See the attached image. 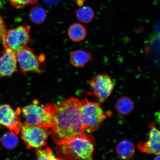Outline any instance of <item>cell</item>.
<instances>
[{
  "mask_svg": "<svg viewBox=\"0 0 160 160\" xmlns=\"http://www.w3.org/2000/svg\"><path fill=\"white\" fill-rule=\"evenodd\" d=\"M81 101L71 98L58 106L54 125L52 128V137L57 145L69 141L73 137L85 133L82 120Z\"/></svg>",
  "mask_w": 160,
  "mask_h": 160,
  "instance_id": "1",
  "label": "cell"
},
{
  "mask_svg": "<svg viewBox=\"0 0 160 160\" xmlns=\"http://www.w3.org/2000/svg\"><path fill=\"white\" fill-rule=\"evenodd\" d=\"M94 138L86 133L75 136L57 145V152L61 159L92 160L94 152Z\"/></svg>",
  "mask_w": 160,
  "mask_h": 160,
  "instance_id": "2",
  "label": "cell"
},
{
  "mask_svg": "<svg viewBox=\"0 0 160 160\" xmlns=\"http://www.w3.org/2000/svg\"><path fill=\"white\" fill-rule=\"evenodd\" d=\"M58 105L54 103L39 105L35 100L33 103L23 108L22 113L25 122L32 125L52 128L54 125Z\"/></svg>",
  "mask_w": 160,
  "mask_h": 160,
  "instance_id": "3",
  "label": "cell"
},
{
  "mask_svg": "<svg viewBox=\"0 0 160 160\" xmlns=\"http://www.w3.org/2000/svg\"><path fill=\"white\" fill-rule=\"evenodd\" d=\"M81 101V115L86 132L97 131L107 118L101 104L86 99Z\"/></svg>",
  "mask_w": 160,
  "mask_h": 160,
  "instance_id": "4",
  "label": "cell"
},
{
  "mask_svg": "<svg viewBox=\"0 0 160 160\" xmlns=\"http://www.w3.org/2000/svg\"><path fill=\"white\" fill-rule=\"evenodd\" d=\"M17 56L18 62L24 74L41 73L45 68V55H37L34 50L27 46L17 52Z\"/></svg>",
  "mask_w": 160,
  "mask_h": 160,
  "instance_id": "5",
  "label": "cell"
},
{
  "mask_svg": "<svg viewBox=\"0 0 160 160\" xmlns=\"http://www.w3.org/2000/svg\"><path fill=\"white\" fill-rule=\"evenodd\" d=\"M21 129V137L28 149L39 148L45 146L48 137L52 133L49 128L30 125L25 122Z\"/></svg>",
  "mask_w": 160,
  "mask_h": 160,
  "instance_id": "6",
  "label": "cell"
},
{
  "mask_svg": "<svg viewBox=\"0 0 160 160\" xmlns=\"http://www.w3.org/2000/svg\"><path fill=\"white\" fill-rule=\"evenodd\" d=\"M31 41L29 26L19 25L7 32L3 41V47L17 52L27 46Z\"/></svg>",
  "mask_w": 160,
  "mask_h": 160,
  "instance_id": "7",
  "label": "cell"
},
{
  "mask_svg": "<svg viewBox=\"0 0 160 160\" xmlns=\"http://www.w3.org/2000/svg\"><path fill=\"white\" fill-rule=\"evenodd\" d=\"M21 112V110L19 108L15 111L9 105H0V125L18 135L22 127L21 119L19 117Z\"/></svg>",
  "mask_w": 160,
  "mask_h": 160,
  "instance_id": "8",
  "label": "cell"
},
{
  "mask_svg": "<svg viewBox=\"0 0 160 160\" xmlns=\"http://www.w3.org/2000/svg\"><path fill=\"white\" fill-rule=\"evenodd\" d=\"M93 94L103 102L111 95L114 88L112 80L108 75L100 74L96 76L89 82Z\"/></svg>",
  "mask_w": 160,
  "mask_h": 160,
  "instance_id": "9",
  "label": "cell"
},
{
  "mask_svg": "<svg viewBox=\"0 0 160 160\" xmlns=\"http://www.w3.org/2000/svg\"><path fill=\"white\" fill-rule=\"evenodd\" d=\"M4 48L0 56V77H9L17 70V52Z\"/></svg>",
  "mask_w": 160,
  "mask_h": 160,
  "instance_id": "10",
  "label": "cell"
},
{
  "mask_svg": "<svg viewBox=\"0 0 160 160\" xmlns=\"http://www.w3.org/2000/svg\"><path fill=\"white\" fill-rule=\"evenodd\" d=\"M149 128L148 140L139 142L138 145V148L143 153L160 155V132L153 123L149 125Z\"/></svg>",
  "mask_w": 160,
  "mask_h": 160,
  "instance_id": "11",
  "label": "cell"
},
{
  "mask_svg": "<svg viewBox=\"0 0 160 160\" xmlns=\"http://www.w3.org/2000/svg\"><path fill=\"white\" fill-rule=\"evenodd\" d=\"M92 55L89 52L82 50H76L72 52L70 57V61L73 67L82 68L92 61Z\"/></svg>",
  "mask_w": 160,
  "mask_h": 160,
  "instance_id": "12",
  "label": "cell"
},
{
  "mask_svg": "<svg viewBox=\"0 0 160 160\" xmlns=\"http://www.w3.org/2000/svg\"><path fill=\"white\" fill-rule=\"evenodd\" d=\"M116 152L121 159L125 160L132 158L134 155L135 147L134 144L129 140L120 142L116 147Z\"/></svg>",
  "mask_w": 160,
  "mask_h": 160,
  "instance_id": "13",
  "label": "cell"
},
{
  "mask_svg": "<svg viewBox=\"0 0 160 160\" xmlns=\"http://www.w3.org/2000/svg\"><path fill=\"white\" fill-rule=\"evenodd\" d=\"M68 34L70 40L75 42L83 41L87 35V31L84 26L82 24L75 23L69 28Z\"/></svg>",
  "mask_w": 160,
  "mask_h": 160,
  "instance_id": "14",
  "label": "cell"
},
{
  "mask_svg": "<svg viewBox=\"0 0 160 160\" xmlns=\"http://www.w3.org/2000/svg\"><path fill=\"white\" fill-rule=\"evenodd\" d=\"M115 107L118 112L122 115L129 114L134 108L133 101L126 96L120 97L116 103Z\"/></svg>",
  "mask_w": 160,
  "mask_h": 160,
  "instance_id": "15",
  "label": "cell"
},
{
  "mask_svg": "<svg viewBox=\"0 0 160 160\" xmlns=\"http://www.w3.org/2000/svg\"><path fill=\"white\" fill-rule=\"evenodd\" d=\"M77 19L83 23H89L93 21L95 13L92 8L88 6H82L75 11Z\"/></svg>",
  "mask_w": 160,
  "mask_h": 160,
  "instance_id": "16",
  "label": "cell"
},
{
  "mask_svg": "<svg viewBox=\"0 0 160 160\" xmlns=\"http://www.w3.org/2000/svg\"><path fill=\"white\" fill-rule=\"evenodd\" d=\"M47 15L45 10L39 6L32 8L29 13L30 19L36 24L42 23L45 21Z\"/></svg>",
  "mask_w": 160,
  "mask_h": 160,
  "instance_id": "17",
  "label": "cell"
},
{
  "mask_svg": "<svg viewBox=\"0 0 160 160\" xmlns=\"http://www.w3.org/2000/svg\"><path fill=\"white\" fill-rule=\"evenodd\" d=\"M17 135L11 131L4 133L0 139L2 145L8 149L15 148L19 141Z\"/></svg>",
  "mask_w": 160,
  "mask_h": 160,
  "instance_id": "18",
  "label": "cell"
},
{
  "mask_svg": "<svg viewBox=\"0 0 160 160\" xmlns=\"http://www.w3.org/2000/svg\"><path fill=\"white\" fill-rule=\"evenodd\" d=\"M36 153L38 159L61 160L59 158L56 157L51 149L48 147L43 149H41V148H37Z\"/></svg>",
  "mask_w": 160,
  "mask_h": 160,
  "instance_id": "19",
  "label": "cell"
},
{
  "mask_svg": "<svg viewBox=\"0 0 160 160\" xmlns=\"http://www.w3.org/2000/svg\"><path fill=\"white\" fill-rule=\"evenodd\" d=\"M38 1V0H9L12 6L17 8L34 5Z\"/></svg>",
  "mask_w": 160,
  "mask_h": 160,
  "instance_id": "20",
  "label": "cell"
},
{
  "mask_svg": "<svg viewBox=\"0 0 160 160\" xmlns=\"http://www.w3.org/2000/svg\"><path fill=\"white\" fill-rule=\"evenodd\" d=\"M7 32L6 24L2 18L0 16V42L4 39Z\"/></svg>",
  "mask_w": 160,
  "mask_h": 160,
  "instance_id": "21",
  "label": "cell"
},
{
  "mask_svg": "<svg viewBox=\"0 0 160 160\" xmlns=\"http://www.w3.org/2000/svg\"><path fill=\"white\" fill-rule=\"evenodd\" d=\"M44 3L47 5H54L57 3L60 0H43Z\"/></svg>",
  "mask_w": 160,
  "mask_h": 160,
  "instance_id": "22",
  "label": "cell"
},
{
  "mask_svg": "<svg viewBox=\"0 0 160 160\" xmlns=\"http://www.w3.org/2000/svg\"><path fill=\"white\" fill-rule=\"evenodd\" d=\"M85 0H77L76 2L77 4L79 6V7H81L83 6Z\"/></svg>",
  "mask_w": 160,
  "mask_h": 160,
  "instance_id": "23",
  "label": "cell"
},
{
  "mask_svg": "<svg viewBox=\"0 0 160 160\" xmlns=\"http://www.w3.org/2000/svg\"><path fill=\"white\" fill-rule=\"evenodd\" d=\"M159 157H160V155H157V156H156V157H155V158L154 159V160H159Z\"/></svg>",
  "mask_w": 160,
  "mask_h": 160,
  "instance_id": "24",
  "label": "cell"
},
{
  "mask_svg": "<svg viewBox=\"0 0 160 160\" xmlns=\"http://www.w3.org/2000/svg\"><path fill=\"white\" fill-rule=\"evenodd\" d=\"M1 6H2V3H1V1H0V8H1Z\"/></svg>",
  "mask_w": 160,
  "mask_h": 160,
  "instance_id": "25",
  "label": "cell"
}]
</instances>
